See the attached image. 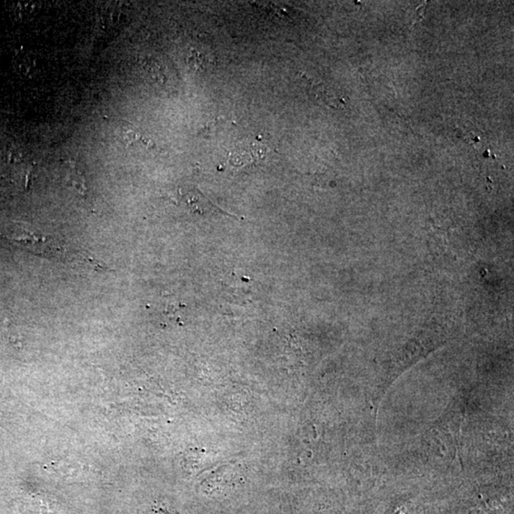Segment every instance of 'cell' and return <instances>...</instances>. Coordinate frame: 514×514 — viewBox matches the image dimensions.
<instances>
[{
	"mask_svg": "<svg viewBox=\"0 0 514 514\" xmlns=\"http://www.w3.org/2000/svg\"><path fill=\"white\" fill-rule=\"evenodd\" d=\"M186 201L190 204L191 209L196 213L200 214H213L214 211L218 213V209L211 204V201L207 200L205 196L198 193V192H190L186 195Z\"/></svg>",
	"mask_w": 514,
	"mask_h": 514,
	"instance_id": "cell-1",
	"label": "cell"
},
{
	"mask_svg": "<svg viewBox=\"0 0 514 514\" xmlns=\"http://www.w3.org/2000/svg\"><path fill=\"white\" fill-rule=\"evenodd\" d=\"M15 68L22 77H35L38 69L37 59L29 54L17 56L15 59Z\"/></svg>",
	"mask_w": 514,
	"mask_h": 514,
	"instance_id": "cell-2",
	"label": "cell"
}]
</instances>
